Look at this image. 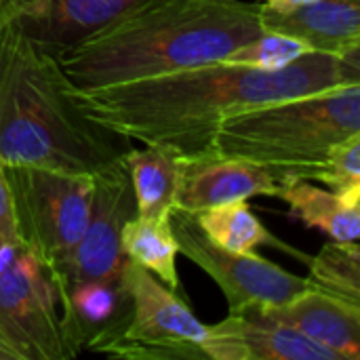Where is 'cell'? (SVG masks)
Returning a JSON list of instances; mask_svg holds the SVG:
<instances>
[{"label": "cell", "mask_w": 360, "mask_h": 360, "mask_svg": "<svg viewBox=\"0 0 360 360\" xmlns=\"http://www.w3.org/2000/svg\"><path fill=\"white\" fill-rule=\"evenodd\" d=\"M359 57L312 51L278 70L215 61L97 91L72 86L70 97L91 122L129 141L194 158L213 152L217 129L245 110L360 84Z\"/></svg>", "instance_id": "6da1fadb"}, {"label": "cell", "mask_w": 360, "mask_h": 360, "mask_svg": "<svg viewBox=\"0 0 360 360\" xmlns=\"http://www.w3.org/2000/svg\"><path fill=\"white\" fill-rule=\"evenodd\" d=\"M259 4L135 0L55 57L78 91H97L226 59L262 34Z\"/></svg>", "instance_id": "7a4b0ae2"}, {"label": "cell", "mask_w": 360, "mask_h": 360, "mask_svg": "<svg viewBox=\"0 0 360 360\" xmlns=\"http://www.w3.org/2000/svg\"><path fill=\"white\" fill-rule=\"evenodd\" d=\"M57 57L11 23L0 25V162L95 175L129 139L91 122L70 97Z\"/></svg>", "instance_id": "3957f363"}, {"label": "cell", "mask_w": 360, "mask_h": 360, "mask_svg": "<svg viewBox=\"0 0 360 360\" xmlns=\"http://www.w3.org/2000/svg\"><path fill=\"white\" fill-rule=\"evenodd\" d=\"M360 133V84L272 101L228 118L213 152L262 165L274 179H306L331 146Z\"/></svg>", "instance_id": "277c9868"}, {"label": "cell", "mask_w": 360, "mask_h": 360, "mask_svg": "<svg viewBox=\"0 0 360 360\" xmlns=\"http://www.w3.org/2000/svg\"><path fill=\"white\" fill-rule=\"evenodd\" d=\"M19 240L44 264H59L80 240L93 205V175L38 165H4Z\"/></svg>", "instance_id": "5b68a950"}, {"label": "cell", "mask_w": 360, "mask_h": 360, "mask_svg": "<svg viewBox=\"0 0 360 360\" xmlns=\"http://www.w3.org/2000/svg\"><path fill=\"white\" fill-rule=\"evenodd\" d=\"M0 329L25 360H70L59 287L49 264L19 238L0 249Z\"/></svg>", "instance_id": "8992f818"}, {"label": "cell", "mask_w": 360, "mask_h": 360, "mask_svg": "<svg viewBox=\"0 0 360 360\" xmlns=\"http://www.w3.org/2000/svg\"><path fill=\"white\" fill-rule=\"evenodd\" d=\"M120 283L131 302L122 338L105 352L127 359H207L202 344L209 325L200 323L179 293L160 278L124 259Z\"/></svg>", "instance_id": "52a82bcc"}, {"label": "cell", "mask_w": 360, "mask_h": 360, "mask_svg": "<svg viewBox=\"0 0 360 360\" xmlns=\"http://www.w3.org/2000/svg\"><path fill=\"white\" fill-rule=\"evenodd\" d=\"M171 226L179 253L196 264L228 300L230 314L251 306H283L304 293L310 278L295 276L253 253H234L202 234L192 213L171 211Z\"/></svg>", "instance_id": "ba28073f"}, {"label": "cell", "mask_w": 360, "mask_h": 360, "mask_svg": "<svg viewBox=\"0 0 360 360\" xmlns=\"http://www.w3.org/2000/svg\"><path fill=\"white\" fill-rule=\"evenodd\" d=\"M93 205L86 228L76 247L51 266L59 287L86 281H114L124 262L120 236L129 219L137 215L129 171L122 156L93 175Z\"/></svg>", "instance_id": "9c48e42d"}, {"label": "cell", "mask_w": 360, "mask_h": 360, "mask_svg": "<svg viewBox=\"0 0 360 360\" xmlns=\"http://www.w3.org/2000/svg\"><path fill=\"white\" fill-rule=\"evenodd\" d=\"M202 350L209 360H340L266 306H251L209 325Z\"/></svg>", "instance_id": "30bf717a"}, {"label": "cell", "mask_w": 360, "mask_h": 360, "mask_svg": "<svg viewBox=\"0 0 360 360\" xmlns=\"http://www.w3.org/2000/svg\"><path fill=\"white\" fill-rule=\"evenodd\" d=\"M135 0H0V25L11 23L57 55Z\"/></svg>", "instance_id": "8fae6325"}, {"label": "cell", "mask_w": 360, "mask_h": 360, "mask_svg": "<svg viewBox=\"0 0 360 360\" xmlns=\"http://www.w3.org/2000/svg\"><path fill=\"white\" fill-rule=\"evenodd\" d=\"M181 160V184L177 209L200 213L251 196H274L276 179L268 169L245 158L224 156L217 152Z\"/></svg>", "instance_id": "7c38bea8"}, {"label": "cell", "mask_w": 360, "mask_h": 360, "mask_svg": "<svg viewBox=\"0 0 360 360\" xmlns=\"http://www.w3.org/2000/svg\"><path fill=\"white\" fill-rule=\"evenodd\" d=\"M262 27L302 40L310 51L335 57L360 55V0H316L291 13L259 4Z\"/></svg>", "instance_id": "4fadbf2b"}, {"label": "cell", "mask_w": 360, "mask_h": 360, "mask_svg": "<svg viewBox=\"0 0 360 360\" xmlns=\"http://www.w3.org/2000/svg\"><path fill=\"white\" fill-rule=\"evenodd\" d=\"M266 308L340 360L360 359L359 304L310 285L289 304Z\"/></svg>", "instance_id": "5bb4252c"}, {"label": "cell", "mask_w": 360, "mask_h": 360, "mask_svg": "<svg viewBox=\"0 0 360 360\" xmlns=\"http://www.w3.org/2000/svg\"><path fill=\"white\" fill-rule=\"evenodd\" d=\"M274 196L289 205L291 215L335 243H359L360 198H348L310 179H276Z\"/></svg>", "instance_id": "9a60e30c"}, {"label": "cell", "mask_w": 360, "mask_h": 360, "mask_svg": "<svg viewBox=\"0 0 360 360\" xmlns=\"http://www.w3.org/2000/svg\"><path fill=\"white\" fill-rule=\"evenodd\" d=\"M122 162L131 177L137 217H165L177 205L181 160L167 148H127Z\"/></svg>", "instance_id": "2e32d148"}, {"label": "cell", "mask_w": 360, "mask_h": 360, "mask_svg": "<svg viewBox=\"0 0 360 360\" xmlns=\"http://www.w3.org/2000/svg\"><path fill=\"white\" fill-rule=\"evenodd\" d=\"M120 247L124 259H131L160 278L169 289L181 293L177 272V238L173 234L171 215L165 217H133L124 224Z\"/></svg>", "instance_id": "e0dca14e"}, {"label": "cell", "mask_w": 360, "mask_h": 360, "mask_svg": "<svg viewBox=\"0 0 360 360\" xmlns=\"http://www.w3.org/2000/svg\"><path fill=\"white\" fill-rule=\"evenodd\" d=\"M198 228L207 238L215 245L234 251V253H253L257 247H278L293 255H302L295 249L283 245L276 236L268 232V228L255 217L247 200H234L219 207L205 209L200 213H192Z\"/></svg>", "instance_id": "ac0fdd59"}, {"label": "cell", "mask_w": 360, "mask_h": 360, "mask_svg": "<svg viewBox=\"0 0 360 360\" xmlns=\"http://www.w3.org/2000/svg\"><path fill=\"white\" fill-rule=\"evenodd\" d=\"M310 283L316 289L344 297L360 306V249L359 243L325 245L310 257Z\"/></svg>", "instance_id": "d6986e66"}, {"label": "cell", "mask_w": 360, "mask_h": 360, "mask_svg": "<svg viewBox=\"0 0 360 360\" xmlns=\"http://www.w3.org/2000/svg\"><path fill=\"white\" fill-rule=\"evenodd\" d=\"M306 179L321 181L348 198H360V133L331 146L327 156L308 171Z\"/></svg>", "instance_id": "ffe728a7"}, {"label": "cell", "mask_w": 360, "mask_h": 360, "mask_svg": "<svg viewBox=\"0 0 360 360\" xmlns=\"http://www.w3.org/2000/svg\"><path fill=\"white\" fill-rule=\"evenodd\" d=\"M306 53H312V51L302 40L264 30L262 34L251 38L247 44L232 51L221 61L230 65H243V68H255V70H278V68L293 63Z\"/></svg>", "instance_id": "44dd1931"}, {"label": "cell", "mask_w": 360, "mask_h": 360, "mask_svg": "<svg viewBox=\"0 0 360 360\" xmlns=\"http://www.w3.org/2000/svg\"><path fill=\"white\" fill-rule=\"evenodd\" d=\"M15 230V215H13V200L8 192V184L4 179V165L0 162V249L13 240H17Z\"/></svg>", "instance_id": "7402d4cb"}, {"label": "cell", "mask_w": 360, "mask_h": 360, "mask_svg": "<svg viewBox=\"0 0 360 360\" xmlns=\"http://www.w3.org/2000/svg\"><path fill=\"white\" fill-rule=\"evenodd\" d=\"M316 0H264V8L268 11H274V13H291L300 6H306V4H312Z\"/></svg>", "instance_id": "603a6c76"}, {"label": "cell", "mask_w": 360, "mask_h": 360, "mask_svg": "<svg viewBox=\"0 0 360 360\" xmlns=\"http://www.w3.org/2000/svg\"><path fill=\"white\" fill-rule=\"evenodd\" d=\"M0 360H25L2 329H0Z\"/></svg>", "instance_id": "cb8c5ba5"}]
</instances>
